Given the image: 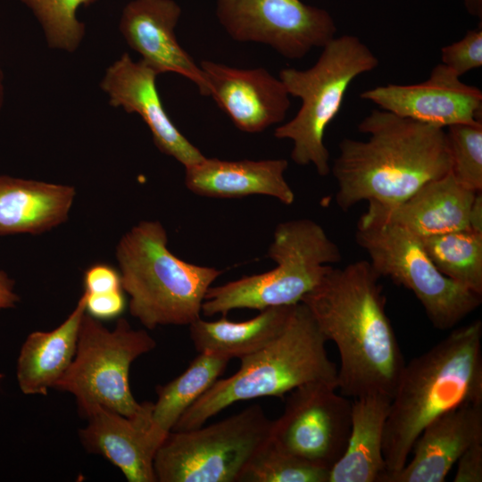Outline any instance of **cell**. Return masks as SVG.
Segmentation results:
<instances>
[{"label": "cell", "instance_id": "1", "mask_svg": "<svg viewBox=\"0 0 482 482\" xmlns=\"http://www.w3.org/2000/svg\"><path fill=\"white\" fill-rule=\"evenodd\" d=\"M381 277L369 261L333 266L301 302L340 356L337 388L357 398H392L405 362L386 312Z\"/></svg>", "mask_w": 482, "mask_h": 482}, {"label": "cell", "instance_id": "2", "mask_svg": "<svg viewBox=\"0 0 482 482\" xmlns=\"http://www.w3.org/2000/svg\"><path fill=\"white\" fill-rule=\"evenodd\" d=\"M366 140L344 138L330 169L337 183L336 202L347 211L362 201L400 204L451 170L446 131L382 110L358 125Z\"/></svg>", "mask_w": 482, "mask_h": 482}, {"label": "cell", "instance_id": "3", "mask_svg": "<svg viewBox=\"0 0 482 482\" xmlns=\"http://www.w3.org/2000/svg\"><path fill=\"white\" fill-rule=\"evenodd\" d=\"M481 340L482 322L477 320L405 363L384 428L386 474L404 466L430 422L461 405L482 402Z\"/></svg>", "mask_w": 482, "mask_h": 482}, {"label": "cell", "instance_id": "4", "mask_svg": "<svg viewBox=\"0 0 482 482\" xmlns=\"http://www.w3.org/2000/svg\"><path fill=\"white\" fill-rule=\"evenodd\" d=\"M326 342L308 308L296 303L280 335L241 358L237 372L219 378L187 409L171 431L198 428L237 402L264 396L284 398L311 382L337 386L338 368L327 354Z\"/></svg>", "mask_w": 482, "mask_h": 482}, {"label": "cell", "instance_id": "5", "mask_svg": "<svg viewBox=\"0 0 482 482\" xmlns=\"http://www.w3.org/2000/svg\"><path fill=\"white\" fill-rule=\"evenodd\" d=\"M115 257L130 314L148 329L200 318L207 290L221 270L181 260L168 248L158 220H141L119 240Z\"/></svg>", "mask_w": 482, "mask_h": 482}, {"label": "cell", "instance_id": "6", "mask_svg": "<svg viewBox=\"0 0 482 482\" xmlns=\"http://www.w3.org/2000/svg\"><path fill=\"white\" fill-rule=\"evenodd\" d=\"M268 257L276 267L226 284L211 287L202 312L211 317L226 316L234 309L293 305L312 290L342 254L324 229L309 219L290 220L278 224Z\"/></svg>", "mask_w": 482, "mask_h": 482}, {"label": "cell", "instance_id": "7", "mask_svg": "<svg viewBox=\"0 0 482 482\" xmlns=\"http://www.w3.org/2000/svg\"><path fill=\"white\" fill-rule=\"evenodd\" d=\"M378 62L359 37L343 35L327 43L309 69L280 71L278 79L289 96L302 102L295 116L274 130L275 137L293 142L295 163L312 164L322 177L330 172L329 152L324 144L326 129L340 111L351 83L376 69Z\"/></svg>", "mask_w": 482, "mask_h": 482}, {"label": "cell", "instance_id": "8", "mask_svg": "<svg viewBox=\"0 0 482 482\" xmlns=\"http://www.w3.org/2000/svg\"><path fill=\"white\" fill-rule=\"evenodd\" d=\"M155 346L145 330L132 328L124 318L110 330L85 312L73 361L54 388L74 395L80 414L97 404L130 419L149 420L154 403L136 401L129 373L132 362Z\"/></svg>", "mask_w": 482, "mask_h": 482}, {"label": "cell", "instance_id": "9", "mask_svg": "<svg viewBox=\"0 0 482 482\" xmlns=\"http://www.w3.org/2000/svg\"><path fill=\"white\" fill-rule=\"evenodd\" d=\"M355 239L380 277L414 294L436 329L454 328L481 304L482 295L437 270L419 237L368 209L357 222Z\"/></svg>", "mask_w": 482, "mask_h": 482}, {"label": "cell", "instance_id": "10", "mask_svg": "<svg viewBox=\"0 0 482 482\" xmlns=\"http://www.w3.org/2000/svg\"><path fill=\"white\" fill-rule=\"evenodd\" d=\"M272 420L253 404L207 427L170 431L154 458L159 482H238L270 439Z\"/></svg>", "mask_w": 482, "mask_h": 482}, {"label": "cell", "instance_id": "11", "mask_svg": "<svg viewBox=\"0 0 482 482\" xmlns=\"http://www.w3.org/2000/svg\"><path fill=\"white\" fill-rule=\"evenodd\" d=\"M326 382L303 384L289 392L270 439L302 461L330 471L343 456L352 425V400Z\"/></svg>", "mask_w": 482, "mask_h": 482}, {"label": "cell", "instance_id": "12", "mask_svg": "<svg viewBox=\"0 0 482 482\" xmlns=\"http://www.w3.org/2000/svg\"><path fill=\"white\" fill-rule=\"evenodd\" d=\"M216 14L232 39L267 45L288 59L322 48L337 32L328 11L301 0H217Z\"/></svg>", "mask_w": 482, "mask_h": 482}, {"label": "cell", "instance_id": "13", "mask_svg": "<svg viewBox=\"0 0 482 482\" xmlns=\"http://www.w3.org/2000/svg\"><path fill=\"white\" fill-rule=\"evenodd\" d=\"M361 98L396 115L443 129L482 119L481 90L463 83L442 63L423 82L378 86L362 92Z\"/></svg>", "mask_w": 482, "mask_h": 482}, {"label": "cell", "instance_id": "14", "mask_svg": "<svg viewBox=\"0 0 482 482\" xmlns=\"http://www.w3.org/2000/svg\"><path fill=\"white\" fill-rule=\"evenodd\" d=\"M200 68L209 96L241 131L259 133L285 120L290 96L267 70L237 69L212 61H202Z\"/></svg>", "mask_w": 482, "mask_h": 482}, {"label": "cell", "instance_id": "15", "mask_svg": "<svg viewBox=\"0 0 482 482\" xmlns=\"http://www.w3.org/2000/svg\"><path fill=\"white\" fill-rule=\"evenodd\" d=\"M158 74L141 60L123 54L105 71L101 87L109 103L138 114L149 128L155 146L187 168L205 156L175 126L156 87Z\"/></svg>", "mask_w": 482, "mask_h": 482}, {"label": "cell", "instance_id": "16", "mask_svg": "<svg viewBox=\"0 0 482 482\" xmlns=\"http://www.w3.org/2000/svg\"><path fill=\"white\" fill-rule=\"evenodd\" d=\"M181 8L174 0H132L124 7L120 30L141 61L158 75L174 72L191 80L209 96L204 73L178 42L175 28Z\"/></svg>", "mask_w": 482, "mask_h": 482}, {"label": "cell", "instance_id": "17", "mask_svg": "<svg viewBox=\"0 0 482 482\" xmlns=\"http://www.w3.org/2000/svg\"><path fill=\"white\" fill-rule=\"evenodd\" d=\"M481 440L482 402L461 405L430 422L415 440L411 459L382 482H444L464 451Z\"/></svg>", "mask_w": 482, "mask_h": 482}, {"label": "cell", "instance_id": "18", "mask_svg": "<svg viewBox=\"0 0 482 482\" xmlns=\"http://www.w3.org/2000/svg\"><path fill=\"white\" fill-rule=\"evenodd\" d=\"M81 415L87 423L79 436L88 453L104 456L129 482H157L154 458L159 445L151 434V419H130L97 404Z\"/></svg>", "mask_w": 482, "mask_h": 482}, {"label": "cell", "instance_id": "19", "mask_svg": "<svg viewBox=\"0 0 482 482\" xmlns=\"http://www.w3.org/2000/svg\"><path fill=\"white\" fill-rule=\"evenodd\" d=\"M452 175L431 180L403 202L382 206L369 203L368 210L419 237L470 229L477 194Z\"/></svg>", "mask_w": 482, "mask_h": 482}, {"label": "cell", "instance_id": "20", "mask_svg": "<svg viewBox=\"0 0 482 482\" xmlns=\"http://www.w3.org/2000/svg\"><path fill=\"white\" fill-rule=\"evenodd\" d=\"M287 167L285 159L225 161L204 157L185 168V185L201 196L241 198L263 195L290 205L295 193L285 179Z\"/></svg>", "mask_w": 482, "mask_h": 482}, {"label": "cell", "instance_id": "21", "mask_svg": "<svg viewBox=\"0 0 482 482\" xmlns=\"http://www.w3.org/2000/svg\"><path fill=\"white\" fill-rule=\"evenodd\" d=\"M73 187L0 175V236L38 235L65 222Z\"/></svg>", "mask_w": 482, "mask_h": 482}, {"label": "cell", "instance_id": "22", "mask_svg": "<svg viewBox=\"0 0 482 482\" xmlns=\"http://www.w3.org/2000/svg\"><path fill=\"white\" fill-rule=\"evenodd\" d=\"M85 312L86 298L82 294L61 325L27 337L16 366L17 382L23 394L46 395L54 387L73 361Z\"/></svg>", "mask_w": 482, "mask_h": 482}, {"label": "cell", "instance_id": "23", "mask_svg": "<svg viewBox=\"0 0 482 482\" xmlns=\"http://www.w3.org/2000/svg\"><path fill=\"white\" fill-rule=\"evenodd\" d=\"M391 399L373 394L352 400L347 446L330 470L328 482H382L386 473L383 436Z\"/></svg>", "mask_w": 482, "mask_h": 482}, {"label": "cell", "instance_id": "24", "mask_svg": "<svg viewBox=\"0 0 482 482\" xmlns=\"http://www.w3.org/2000/svg\"><path fill=\"white\" fill-rule=\"evenodd\" d=\"M293 305L266 308L245 321L222 318L207 321L201 318L189 324V336L198 353H211L229 360L241 359L273 341L286 328Z\"/></svg>", "mask_w": 482, "mask_h": 482}, {"label": "cell", "instance_id": "25", "mask_svg": "<svg viewBox=\"0 0 482 482\" xmlns=\"http://www.w3.org/2000/svg\"><path fill=\"white\" fill-rule=\"evenodd\" d=\"M229 361L215 353H199L179 376L156 386L151 434L159 446L187 409L219 379Z\"/></svg>", "mask_w": 482, "mask_h": 482}, {"label": "cell", "instance_id": "26", "mask_svg": "<svg viewBox=\"0 0 482 482\" xmlns=\"http://www.w3.org/2000/svg\"><path fill=\"white\" fill-rule=\"evenodd\" d=\"M420 238L441 273L482 295V232L466 229Z\"/></svg>", "mask_w": 482, "mask_h": 482}, {"label": "cell", "instance_id": "27", "mask_svg": "<svg viewBox=\"0 0 482 482\" xmlns=\"http://www.w3.org/2000/svg\"><path fill=\"white\" fill-rule=\"evenodd\" d=\"M329 471L286 452L270 439L254 453L238 482H328Z\"/></svg>", "mask_w": 482, "mask_h": 482}, {"label": "cell", "instance_id": "28", "mask_svg": "<svg viewBox=\"0 0 482 482\" xmlns=\"http://www.w3.org/2000/svg\"><path fill=\"white\" fill-rule=\"evenodd\" d=\"M35 15L45 33L48 45L73 52L80 44L85 26L78 19L82 5L96 0H20Z\"/></svg>", "mask_w": 482, "mask_h": 482}, {"label": "cell", "instance_id": "29", "mask_svg": "<svg viewBox=\"0 0 482 482\" xmlns=\"http://www.w3.org/2000/svg\"><path fill=\"white\" fill-rule=\"evenodd\" d=\"M450 172L464 187L482 191V119L447 127Z\"/></svg>", "mask_w": 482, "mask_h": 482}, {"label": "cell", "instance_id": "30", "mask_svg": "<svg viewBox=\"0 0 482 482\" xmlns=\"http://www.w3.org/2000/svg\"><path fill=\"white\" fill-rule=\"evenodd\" d=\"M442 64L458 77L482 66V28L469 30L466 35L453 44L441 48Z\"/></svg>", "mask_w": 482, "mask_h": 482}, {"label": "cell", "instance_id": "31", "mask_svg": "<svg viewBox=\"0 0 482 482\" xmlns=\"http://www.w3.org/2000/svg\"><path fill=\"white\" fill-rule=\"evenodd\" d=\"M123 290L101 294H87L86 298V312L99 320L117 318L126 306Z\"/></svg>", "mask_w": 482, "mask_h": 482}, {"label": "cell", "instance_id": "32", "mask_svg": "<svg viewBox=\"0 0 482 482\" xmlns=\"http://www.w3.org/2000/svg\"><path fill=\"white\" fill-rule=\"evenodd\" d=\"M83 283L84 292L87 294L122 289L120 271L107 263H95L87 268L84 272Z\"/></svg>", "mask_w": 482, "mask_h": 482}, {"label": "cell", "instance_id": "33", "mask_svg": "<svg viewBox=\"0 0 482 482\" xmlns=\"http://www.w3.org/2000/svg\"><path fill=\"white\" fill-rule=\"evenodd\" d=\"M454 482L482 481V440L469 446L457 461Z\"/></svg>", "mask_w": 482, "mask_h": 482}, {"label": "cell", "instance_id": "34", "mask_svg": "<svg viewBox=\"0 0 482 482\" xmlns=\"http://www.w3.org/2000/svg\"><path fill=\"white\" fill-rule=\"evenodd\" d=\"M19 300L14 290V281L0 270V311L15 307Z\"/></svg>", "mask_w": 482, "mask_h": 482}, {"label": "cell", "instance_id": "35", "mask_svg": "<svg viewBox=\"0 0 482 482\" xmlns=\"http://www.w3.org/2000/svg\"><path fill=\"white\" fill-rule=\"evenodd\" d=\"M467 11L478 18L482 17V0H463Z\"/></svg>", "mask_w": 482, "mask_h": 482}, {"label": "cell", "instance_id": "36", "mask_svg": "<svg viewBox=\"0 0 482 482\" xmlns=\"http://www.w3.org/2000/svg\"><path fill=\"white\" fill-rule=\"evenodd\" d=\"M4 101V73L0 66V109L2 108Z\"/></svg>", "mask_w": 482, "mask_h": 482}, {"label": "cell", "instance_id": "37", "mask_svg": "<svg viewBox=\"0 0 482 482\" xmlns=\"http://www.w3.org/2000/svg\"><path fill=\"white\" fill-rule=\"evenodd\" d=\"M2 377H3V375L0 374V378H2Z\"/></svg>", "mask_w": 482, "mask_h": 482}]
</instances>
